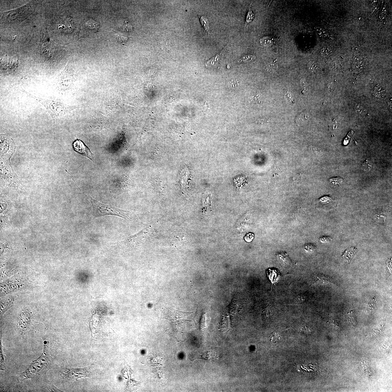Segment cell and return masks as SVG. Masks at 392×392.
<instances>
[{"label": "cell", "mask_w": 392, "mask_h": 392, "mask_svg": "<svg viewBox=\"0 0 392 392\" xmlns=\"http://www.w3.org/2000/svg\"><path fill=\"white\" fill-rule=\"evenodd\" d=\"M21 90L28 97L34 99L41 104L53 120L59 119L63 117L70 111L77 108V106L67 105L60 101L52 100L34 96L22 88Z\"/></svg>", "instance_id": "1"}, {"label": "cell", "mask_w": 392, "mask_h": 392, "mask_svg": "<svg viewBox=\"0 0 392 392\" xmlns=\"http://www.w3.org/2000/svg\"><path fill=\"white\" fill-rule=\"evenodd\" d=\"M89 200L92 204V215L94 218H99L107 215L117 216L125 220L133 219L135 214L133 211L124 210L111 205L101 203L89 197Z\"/></svg>", "instance_id": "2"}, {"label": "cell", "mask_w": 392, "mask_h": 392, "mask_svg": "<svg viewBox=\"0 0 392 392\" xmlns=\"http://www.w3.org/2000/svg\"><path fill=\"white\" fill-rule=\"evenodd\" d=\"M155 224L149 225L137 234L129 236L121 241H117L116 244L118 246H138L146 241L154 230Z\"/></svg>", "instance_id": "3"}, {"label": "cell", "mask_w": 392, "mask_h": 392, "mask_svg": "<svg viewBox=\"0 0 392 392\" xmlns=\"http://www.w3.org/2000/svg\"><path fill=\"white\" fill-rule=\"evenodd\" d=\"M93 365L85 368L65 369L61 372L63 378L68 379L76 380L82 378L89 377L91 374Z\"/></svg>", "instance_id": "4"}, {"label": "cell", "mask_w": 392, "mask_h": 392, "mask_svg": "<svg viewBox=\"0 0 392 392\" xmlns=\"http://www.w3.org/2000/svg\"><path fill=\"white\" fill-rule=\"evenodd\" d=\"M65 47L56 44L52 40L43 44L41 49L42 54L45 58L52 59L59 55Z\"/></svg>", "instance_id": "5"}, {"label": "cell", "mask_w": 392, "mask_h": 392, "mask_svg": "<svg viewBox=\"0 0 392 392\" xmlns=\"http://www.w3.org/2000/svg\"><path fill=\"white\" fill-rule=\"evenodd\" d=\"M71 73L68 67H67L59 76L56 84L57 90L60 92H65L69 89L72 82V76Z\"/></svg>", "instance_id": "6"}, {"label": "cell", "mask_w": 392, "mask_h": 392, "mask_svg": "<svg viewBox=\"0 0 392 392\" xmlns=\"http://www.w3.org/2000/svg\"><path fill=\"white\" fill-rule=\"evenodd\" d=\"M46 356L42 355L36 361L32 363L29 368L24 373V379L31 378V376L36 374L41 370L47 362ZM23 376V377H24Z\"/></svg>", "instance_id": "7"}, {"label": "cell", "mask_w": 392, "mask_h": 392, "mask_svg": "<svg viewBox=\"0 0 392 392\" xmlns=\"http://www.w3.org/2000/svg\"><path fill=\"white\" fill-rule=\"evenodd\" d=\"M72 147L74 150L83 156L87 157L90 160H93L94 154L91 151L89 148L81 140H75L73 143Z\"/></svg>", "instance_id": "8"}, {"label": "cell", "mask_w": 392, "mask_h": 392, "mask_svg": "<svg viewBox=\"0 0 392 392\" xmlns=\"http://www.w3.org/2000/svg\"><path fill=\"white\" fill-rule=\"evenodd\" d=\"M227 52V49L224 48L213 57L206 62L205 66L206 68H212L217 66L220 63L225 56Z\"/></svg>", "instance_id": "9"}, {"label": "cell", "mask_w": 392, "mask_h": 392, "mask_svg": "<svg viewBox=\"0 0 392 392\" xmlns=\"http://www.w3.org/2000/svg\"><path fill=\"white\" fill-rule=\"evenodd\" d=\"M336 202L333 200L329 196L327 195L319 199L318 208L327 210L333 208L336 206Z\"/></svg>", "instance_id": "10"}, {"label": "cell", "mask_w": 392, "mask_h": 392, "mask_svg": "<svg viewBox=\"0 0 392 392\" xmlns=\"http://www.w3.org/2000/svg\"><path fill=\"white\" fill-rule=\"evenodd\" d=\"M363 59L362 56L359 52L354 54L353 67L356 71H359L363 68Z\"/></svg>", "instance_id": "11"}, {"label": "cell", "mask_w": 392, "mask_h": 392, "mask_svg": "<svg viewBox=\"0 0 392 392\" xmlns=\"http://www.w3.org/2000/svg\"><path fill=\"white\" fill-rule=\"evenodd\" d=\"M358 249L356 247H351L349 249L346 250L343 253L342 256L346 262H349L357 252Z\"/></svg>", "instance_id": "12"}, {"label": "cell", "mask_w": 392, "mask_h": 392, "mask_svg": "<svg viewBox=\"0 0 392 392\" xmlns=\"http://www.w3.org/2000/svg\"><path fill=\"white\" fill-rule=\"evenodd\" d=\"M267 275L272 283L277 282L280 276L279 272L276 269H269L267 271Z\"/></svg>", "instance_id": "13"}, {"label": "cell", "mask_w": 392, "mask_h": 392, "mask_svg": "<svg viewBox=\"0 0 392 392\" xmlns=\"http://www.w3.org/2000/svg\"><path fill=\"white\" fill-rule=\"evenodd\" d=\"M316 278V281L315 282V283L333 284L332 278L328 275L320 274L317 275Z\"/></svg>", "instance_id": "14"}, {"label": "cell", "mask_w": 392, "mask_h": 392, "mask_svg": "<svg viewBox=\"0 0 392 392\" xmlns=\"http://www.w3.org/2000/svg\"><path fill=\"white\" fill-rule=\"evenodd\" d=\"M278 261L281 266L288 267L290 264V261L288 255L285 253H280L278 255Z\"/></svg>", "instance_id": "15"}, {"label": "cell", "mask_w": 392, "mask_h": 392, "mask_svg": "<svg viewBox=\"0 0 392 392\" xmlns=\"http://www.w3.org/2000/svg\"><path fill=\"white\" fill-rule=\"evenodd\" d=\"M256 59V56L252 55H246L243 56L238 60L239 63H249L254 61Z\"/></svg>", "instance_id": "16"}, {"label": "cell", "mask_w": 392, "mask_h": 392, "mask_svg": "<svg viewBox=\"0 0 392 392\" xmlns=\"http://www.w3.org/2000/svg\"><path fill=\"white\" fill-rule=\"evenodd\" d=\"M200 22L202 25L204 31L209 33V22L208 19L205 16H202L200 18Z\"/></svg>", "instance_id": "17"}, {"label": "cell", "mask_w": 392, "mask_h": 392, "mask_svg": "<svg viewBox=\"0 0 392 392\" xmlns=\"http://www.w3.org/2000/svg\"><path fill=\"white\" fill-rule=\"evenodd\" d=\"M373 94L375 97L377 98H382L384 97L386 95V92L382 88L379 86H376L374 88L373 91Z\"/></svg>", "instance_id": "18"}, {"label": "cell", "mask_w": 392, "mask_h": 392, "mask_svg": "<svg viewBox=\"0 0 392 392\" xmlns=\"http://www.w3.org/2000/svg\"><path fill=\"white\" fill-rule=\"evenodd\" d=\"M260 43L264 46L269 47L273 45V40L271 37H264L260 40Z\"/></svg>", "instance_id": "19"}, {"label": "cell", "mask_w": 392, "mask_h": 392, "mask_svg": "<svg viewBox=\"0 0 392 392\" xmlns=\"http://www.w3.org/2000/svg\"><path fill=\"white\" fill-rule=\"evenodd\" d=\"M320 53L323 57L328 58L330 57L332 54V50L329 47H324L321 50Z\"/></svg>", "instance_id": "20"}, {"label": "cell", "mask_w": 392, "mask_h": 392, "mask_svg": "<svg viewBox=\"0 0 392 392\" xmlns=\"http://www.w3.org/2000/svg\"><path fill=\"white\" fill-rule=\"evenodd\" d=\"M251 4L250 6L249 10H248L246 18V26L248 23L251 22L254 19L255 16L254 13L252 12L251 9Z\"/></svg>", "instance_id": "21"}, {"label": "cell", "mask_w": 392, "mask_h": 392, "mask_svg": "<svg viewBox=\"0 0 392 392\" xmlns=\"http://www.w3.org/2000/svg\"><path fill=\"white\" fill-rule=\"evenodd\" d=\"M343 181V178L340 177H333V178L329 179V180L330 183L334 186L340 185L342 183Z\"/></svg>", "instance_id": "22"}, {"label": "cell", "mask_w": 392, "mask_h": 392, "mask_svg": "<svg viewBox=\"0 0 392 392\" xmlns=\"http://www.w3.org/2000/svg\"><path fill=\"white\" fill-rule=\"evenodd\" d=\"M307 68L311 72L315 73L318 71L319 68L317 64L313 62H309L307 65Z\"/></svg>", "instance_id": "23"}, {"label": "cell", "mask_w": 392, "mask_h": 392, "mask_svg": "<svg viewBox=\"0 0 392 392\" xmlns=\"http://www.w3.org/2000/svg\"><path fill=\"white\" fill-rule=\"evenodd\" d=\"M354 109L356 113L359 115L364 114L366 112V110L364 106L360 104L356 105Z\"/></svg>", "instance_id": "24"}, {"label": "cell", "mask_w": 392, "mask_h": 392, "mask_svg": "<svg viewBox=\"0 0 392 392\" xmlns=\"http://www.w3.org/2000/svg\"><path fill=\"white\" fill-rule=\"evenodd\" d=\"M376 298L374 297V298L372 299L368 303V310L370 312L374 310L376 303Z\"/></svg>", "instance_id": "25"}, {"label": "cell", "mask_w": 392, "mask_h": 392, "mask_svg": "<svg viewBox=\"0 0 392 392\" xmlns=\"http://www.w3.org/2000/svg\"><path fill=\"white\" fill-rule=\"evenodd\" d=\"M317 34L321 38H326L327 35V32L321 28H317L316 30Z\"/></svg>", "instance_id": "26"}, {"label": "cell", "mask_w": 392, "mask_h": 392, "mask_svg": "<svg viewBox=\"0 0 392 392\" xmlns=\"http://www.w3.org/2000/svg\"><path fill=\"white\" fill-rule=\"evenodd\" d=\"M206 314H204V315L202 316L201 320L200 329L201 331H203L204 329L206 328Z\"/></svg>", "instance_id": "27"}, {"label": "cell", "mask_w": 392, "mask_h": 392, "mask_svg": "<svg viewBox=\"0 0 392 392\" xmlns=\"http://www.w3.org/2000/svg\"><path fill=\"white\" fill-rule=\"evenodd\" d=\"M315 248L316 246L315 245L312 244H306L304 246L305 251L308 252H312L315 250Z\"/></svg>", "instance_id": "28"}, {"label": "cell", "mask_w": 392, "mask_h": 392, "mask_svg": "<svg viewBox=\"0 0 392 392\" xmlns=\"http://www.w3.org/2000/svg\"><path fill=\"white\" fill-rule=\"evenodd\" d=\"M88 26L89 28L94 30V31H97L99 28V25L98 24L95 22H89L88 23Z\"/></svg>", "instance_id": "29"}, {"label": "cell", "mask_w": 392, "mask_h": 392, "mask_svg": "<svg viewBox=\"0 0 392 392\" xmlns=\"http://www.w3.org/2000/svg\"><path fill=\"white\" fill-rule=\"evenodd\" d=\"M268 70L270 71V72H273L276 70L277 65L275 62H271V63L268 64Z\"/></svg>", "instance_id": "30"}, {"label": "cell", "mask_w": 392, "mask_h": 392, "mask_svg": "<svg viewBox=\"0 0 392 392\" xmlns=\"http://www.w3.org/2000/svg\"><path fill=\"white\" fill-rule=\"evenodd\" d=\"M362 167L365 171L370 170L371 168V166L369 164L367 160L362 165Z\"/></svg>", "instance_id": "31"}, {"label": "cell", "mask_w": 392, "mask_h": 392, "mask_svg": "<svg viewBox=\"0 0 392 392\" xmlns=\"http://www.w3.org/2000/svg\"><path fill=\"white\" fill-rule=\"evenodd\" d=\"M331 240L330 238L327 236H324L320 238V241L321 243H325L330 242Z\"/></svg>", "instance_id": "32"}, {"label": "cell", "mask_w": 392, "mask_h": 392, "mask_svg": "<svg viewBox=\"0 0 392 392\" xmlns=\"http://www.w3.org/2000/svg\"><path fill=\"white\" fill-rule=\"evenodd\" d=\"M238 85V81L232 80L229 82V85L230 87L232 88L235 87Z\"/></svg>", "instance_id": "33"}, {"label": "cell", "mask_w": 392, "mask_h": 392, "mask_svg": "<svg viewBox=\"0 0 392 392\" xmlns=\"http://www.w3.org/2000/svg\"><path fill=\"white\" fill-rule=\"evenodd\" d=\"M245 238H246V241L249 242V241H252L253 240V235L252 234H249L246 235V236Z\"/></svg>", "instance_id": "34"}, {"label": "cell", "mask_w": 392, "mask_h": 392, "mask_svg": "<svg viewBox=\"0 0 392 392\" xmlns=\"http://www.w3.org/2000/svg\"><path fill=\"white\" fill-rule=\"evenodd\" d=\"M127 38H125L121 36H118L117 37V40L118 42H125L127 41Z\"/></svg>", "instance_id": "35"}, {"label": "cell", "mask_w": 392, "mask_h": 392, "mask_svg": "<svg viewBox=\"0 0 392 392\" xmlns=\"http://www.w3.org/2000/svg\"><path fill=\"white\" fill-rule=\"evenodd\" d=\"M1 363H3V361H4V358H4V356H3V353H2V349H1Z\"/></svg>", "instance_id": "36"}]
</instances>
